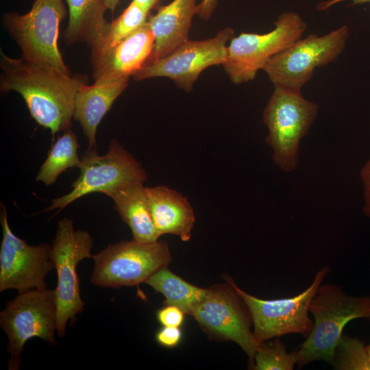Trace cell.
Here are the masks:
<instances>
[{
  "mask_svg": "<svg viewBox=\"0 0 370 370\" xmlns=\"http://www.w3.org/2000/svg\"><path fill=\"white\" fill-rule=\"evenodd\" d=\"M0 90L18 92L31 116L54 135L71 129L75 99L84 84L80 77L0 53Z\"/></svg>",
  "mask_w": 370,
  "mask_h": 370,
  "instance_id": "obj_1",
  "label": "cell"
},
{
  "mask_svg": "<svg viewBox=\"0 0 370 370\" xmlns=\"http://www.w3.org/2000/svg\"><path fill=\"white\" fill-rule=\"evenodd\" d=\"M308 310L314 321L311 332L297 350L299 369L316 360L332 365L347 323L370 318V296H351L334 284H321Z\"/></svg>",
  "mask_w": 370,
  "mask_h": 370,
  "instance_id": "obj_2",
  "label": "cell"
},
{
  "mask_svg": "<svg viewBox=\"0 0 370 370\" xmlns=\"http://www.w3.org/2000/svg\"><path fill=\"white\" fill-rule=\"evenodd\" d=\"M301 90L274 86L263 111L273 162L290 172L298 165L299 143L308 134L319 111L317 103L304 98Z\"/></svg>",
  "mask_w": 370,
  "mask_h": 370,
  "instance_id": "obj_3",
  "label": "cell"
},
{
  "mask_svg": "<svg viewBox=\"0 0 370 370\" xmlns=\"http://www.w3.org/2000/svg\"><path fill=\"white\" fill-rule=\"evenodd\" d=\"M66 14L63 0H34L27 13H4L2 23L23 58L70 75L58 45L60 24Z\"/></svg>",
  "mask_w": 370,
  "mask_h": 370,
  "instance_id": "obj_4",
  "label": "cell"
},
{
  "mask_svg": "<svg viewBox=\"0 0 370 370\" xmlns=\"http://www.w3.org/2000/svg\"><path fill=\"white\" fill-rule=\"evenodd\" d=\"M224 284L208 288L204 299L190 314L209 338L236 343L252 362L257 346L253 337L251 313L229 275Z\"/></svg>",
  "mask_w": 370,
  "mask_h": 370,
  "instance_id": "obj_5",
  "label": "cell"
},
{
  "mask_svg": "<svg viewBox=\"0 0 370 370\" xmlns=\"http://www.w3.org/2000/svg\"><path fill=\"white\" fill-rule=\"evenodd\" d=\"M82 165L77 179L67 194L55 198L43 212H58L79 198L92 193L108 195L117 189L147 180L140 164L117 140H111L108 152L99 156L95 149L86 151L81 157Z\"/></svg>",
  "mask_w": 370,
  "mask_h": 370,
  "instance_id": "obj_6",
  "label": "cell"
},
{
  "mask_svg": "<svg viewBox=\"0 0 370 370\" xmlns=\"http://www.w3.org/2000/svg\"><path fill=\"white\" fill-rule=\"evenodd\" d=\"M275 28L265 34L242 32L227 46L222 64L230 80L240 84L253 80L269 60L300 39L307 29L301 16L293 12L281 14Z\"/></svg>",
  "mask_w": 370,
  "mask_h": 370,
  "instance_id": "obj_7",
  "label": "cell"
},
{
  "mask_svg": "<svg viewBox=\"0 0 370 370\" xmlns=\"http://www.w3.org/2000/svg\"><path fill=\"white\" fill-rule=\"evenodd\" d=\"M92 258V284L119 288L145 283L157 271L168 267L172 256L165 241L140 243L132 240L109 245Z\"/></svg>",
  "mask_w": 370,
  "mask_h": 370,
  "instance_id": "obj_8",
  "label": "cell"
},
{
  "mask_svg": "<svg viewBox=\"0 0 370 370\" xmlns=\"http://www.w3.org/2000/svg\"><path fill=\"white\" fill-rule=\"evenodd\" d=\"M349 36L347 25L324 35L309 34L273 56L262 70L274 86L301 90L317 67L338 58Z\"/></svg>",
  "mask_w": 370,
  "mask_h": 370,
  "instance_id": "obj_9",
  "label": "cell"
},
{
  "mask_svg": "<svg viewBox=\"0 0 370 370\" xmlns=\"http://www.w3.org/2000/svg\"><path fill=\"white\" fill-rule=\"evenodd\" d=\"M93 240L84 230H75L72 219L64 217L58 223L51 245V260L58 276L55 291L57 306V329L59 336L65 334L69 320H73L84 309L81 298L77 265L82 260L92 258Z\"/></svg>",
  "mask_w": 370,
  "mask_h": 370,
  "instance_id": "obj_10",
  "label": "cell"
},
{
  "mask_svg": "<svg viewBox=\"0 0 370 370\" xmlns=\"http://www.w3.org/2000/svg\"><path fill=\"white\" fill-rule=\"evenodd\" d=\"M0 325L8 338L9 369L16 370L25 343L33 337L53 344L57 329V306L54 290L32 289L9 301L0 313Z\"/></svg>",
  "mask_w": 370,
  "mask_h": 370,
  "instance_id": "obj_11",
  "label": "cell"
},
{
  "mask_svg": "<svg viewBox=\"0 0 370 370\" xmlns=\"http://www.w3.org/2000/svg\"><path fill=\"white\" fill-rule=\"evenodd\" d=\"M329 273V267L321 269L308 288L288 298L262 299L236 285L251 313L256 345L289 334H299L306 338L313 327V321L308 315L310 302Z\"/></svg>",
  "mask_w": 370,
  "mask_h": 370,
  "instance_id": "obj_12",
  "label": "cell"
},
{
  "mask_svg": "<svg viewBox=\"0 0 370 370\" xmlns=\"http://www.w3.org/2000/svg\"><path fill=\"white\" fill-rule=\"evenodd\" d=\"M234 36V30L226 27L208 39L188 40L166 56L147 62L132 77L137 81L168 77L180 88L190 92L204 70L226 61L227 43Z\"/></svg>",
  "mask_w": 370,
  "mask_h": 370,
  "instance_id": "obj_13",
  "label": "cell"
},
{
  "mask_svg": "<svg viewBox=\"0 0 370 370\" xmlns=\"http://www.w3.org/2000/svg\"><path fill=\"white\" fill-rule=\"evenodd\" d=\"M3 238L0 248V291L16 289L18 293L47 288L45 277L54 269L51 245H28L11 230L8 214L1 203Z\"/></svg>",
  "mask_w": 370,
  "mask_h": 370,
  "instance_id": "obj_14",
  "label": "cell"
},
{
  "mask_svg": "<svg viewBox=\"0 0 370 370\" xmlns=\"http://www.w3.org/2000/svg\"><path fill=\"white\" fill-rule=\"evenodd\" d=\"M153 45L154 37L147 21L112 47L91 52L95 84H106L133 76L148 61Z\"/></svg>",
  "mask_w": 370,
  "mask_h": 370,
  "instance_id": "obj_15",
  "label": "cell"
},
{
  "mask_svg": "<svg viewBox=\"0 0 370 370\" xmlns=\"http://www.w3.org/2000/svg\"><path fill=\"white\" fill-rule=\"evenodd\" d=\"M198 10L197 0H173L147 19L154 45L147 62L166 56L189 40L192 20Z\"/></svg>",
  "mask_w": 370,
  "mask_h": 370,
  "instance_id": "obj_16",
  "label": "cell"
},
{
  "mask_svg": "<svg viewBox=\"0 0 370 370\" xmlns=\"http://www.w3.org/2000/svg\"><path fill=\"white\" fill-rule=\"evenodd\" d=\"M154 225L161 235L170 234L187 242L195 221L193 208L186 197L165 186L146 187Z\"/></svg>",
  "mask_w": 370,
  "mask_h": 370,
  "instance_id": "obj_17",
  "label": "cell"
},
{
  "mask_svg": "<svg viewBox=\"0 0 370 370\" xmlns=\"http://www.w3.org/2000/svg\"><path fill=\"white\" fill-rule=\"evenodd\" d=\"M130 78L106 84L83 85L77 91L73 119L78 121L88 140V149L96 147L97 128L116 98L127 87Z\"/></svg>",
  "mask_w": 370,
  "mask_h": 370,
  "instance_id": "obj_18",
  "label": "cell"
},
{
  "mask_svg": "<svg viewBox=\"0 0 370 370\" xmlns=\"http://www.w3.org/2000/svg\"><path fill=\"white\" fill-rule=\"evenodd\" d=\"M107 196L132 232L134 241L152 243L160 236L151 217L146 187L143 184L125 186L109 193Z\"/></svg>",
  "mask_w": 370,
  "mask_h": 370,
  "instance_id": "obj_19",
  "label": "cell"
},
{
  "mask_svg": "<svg viewBox=\"0 0 370 370\" xmlns=\"http://www.w3.org/2000/svg\"><path fill=\"white\" fill-rule=\"evenodd\" d=\"M68 6L69 21L65 31L68 45L86 42L95 44L103 34L109 22L102 0H64Z\"/></svg>",
  "mask_w": 370,
  "mask_h": 370,
  "instance_id": "obj_20",
  "label": "cell"
},
{
  "mask_svg": "<svg viewBox=\"0 0 370 370\" xmlns=\"http://www.w3.org/2000/svg\"><path fill=\"white\" fill-rule=\"evenodd\" d=\"M145 283L164 296V305L177 306L188 315L208 292V288H201L186 282L167 267L157 271Z\"/></svg>",
  "mask_w": 370,
  "mask_h": 370,
  "instance_id": "obj_21",
  "label": "cell"
},
{
  "mask_svg": "<svg viewBox=\"0 0 370 370\" xmlns=\"http://www.w3.org/2000/svg\"><path fill=\"white\" fill-rule=\"evenodd\" d=\"M79 147L75 134L71 129L65 131L51 147L36 180L46 186H50L54 184L58 176L67 169H79L82 160L78 156Z\"/></svg>",
  "mask_w": 370,
  "mask_h": 370,
  "instance_id": "obj_22",
  "label": "cell"
},
{
  "mask_svg": "<svg viewBox=\"0 0 370 370\" xmlns=\"http://www.w3.org/2000/svg\"><path fill=\"white\" fill-rule=\"evenodd\" d=\"M149 13L132 1L117 18L108 23L102 36L90 47L91 52L106 50L118 44L140 28L147 22Z\"/></svg>",
  "mask_w": 370,
  "mask_h": 370,
  "instance_id": "obj_23",
  "label": "cell"
},
{
  "mask_svg": "<svg viewBox=\"0 0 370 370\" xmlns=\"http://www.w3.org/2000/svg\"><path fill=\"white\" fill-rule=\"evenodd\" d=\"M299 360L298 352L288 353L280 337L262 342L257 346L249 369L254 370H293Z\"/></svg>",
  "mask_w": 370,
  "mask_h": 370,
  "instance_id": "obj_24",
  "label": "cell"
},
{
  "mask_svg": "<svg viewBox=\"0 0 370 370\" xmlns=\"http://www.w3.org/2000/svg\"><path fill=\"white\" fill-rule=\"evenodd\" d=\"M332 365L339 370H369L366 346L360 340L343 334Z\"/></svg>",
  "mask_w": 370,
  "mask_h": 370,
  "instance_id": "obj_25",
  "label": "cell"
},
{
  "mask_svg": "<svg viewBox=\"0 0 370 370\" xmlns=\"http://www.w3.org/2000/svg\"><path fill=\"white\" fill-rule=\"evenodd\" d=\"M184 312L178 307L165 305L157 312V319L163 325L167 327H180L184 320Z\"/></svg>",
  "mask_w": 370,
  "mask_h": 370,
  "instance_id": "obj_26",
  "label": "cell"
},
{
  "mask_svg": "<svg viewBox=\"0 0 370 370\" xmlns=\"http://www.w3.org/2000/svg\"><path fill=\"white\" fill-rule=\"evenodd\" d=\"M156 338L162 346L173 348L180 343L182 331L180 327L163 326L156 333Z\"/></svg>",
  "mask_w": 370,
  "mask_h": 370,
  "instance_id": "obj_27",
  "label": "cell"
},
{
  "mask_svg": "<svg viewBox=\"0 0 370 370\" xmlns=\"http://www.w3.org/2000/svg\"><path fill=\"white\" fill-rule=\"evenodd\" d=\"M360 177L364 184V195L365 199L363 212L367 217L370 218V159L362 168Z\"/></svg>",
  "mask_w": 370,
  "mask_h": 370,
  "instance_id": "obj_28",
  "label": "cell"
},
{
  "mask_svg": "<svg viewBox=\"0 0 370 370\" xmlns=\"http://www.w3.org/2000/svg\"><path fill=\"white\" fill-rule=\"evenodd\" d=\"M218 5V0H201L199 3L198 15L203 20H208Z\"/></svg>",
  "mask_w": 370,
  "mask_h": 370,
  "instance_id": "obj_29",
  "label": "cell"
},
{
  "mask_svg": "<svg viewBox=\"0 0 370 370\" xmlns=\"http://www.w3.org/2000/svg\"><path fill=\"white\" fill-rule=\"evenodd\" d=\"M344 1H350L352 4H362L370 2V0H327L318 3L317 8L319 10H325L331 6Z\"/></svg>",
  "mask_w": 370,
  "mask_h": 370,
  "instance_id": "obj_30",
  "label": "cell"
},
{
  "mask_svg": "<svg viewBox=\"0 0 370 370\" xmlns=\"http://www.w3.org/2000/svg\"><path fill=\"white\" fill-rule=\"evenodd\" d=\"M134 2L141 6L147 12H149L160 0H132Z\"/></svg>",
  "mask_w": 370,
  "mask_h": 370,
  "instance_id": "obj_31",
  "label": "cell"
},
{
  "mask_svg": "<svg viewBox=\"0 0 370 370\" xmlns=\"http://www.w3.org/2000/svg\"><path fill=\"white\" fill-rule=\"evenodd\" d=\"M102 2L106 10H110L112 12H114L120 0H102Z\"/></svg>",
  "mask_w": 370,
  "mask_h": 370,
  "instance_id": "obj_32",
  "label": "cell"
},
{
  "mask_svg": "<svg viewBox=\"0 0 370 370\" xmlns=\"http://www.w3.org/2000/svg\"><path fill=\"white\" fill-rule=\"evenodd\" d=\"M366 349H367V353L369 368L370 370V343L367 346H366Z\"/></svg>",
  "mask_w": 370,
  "mask_h": 370,
  "instance_id": "obj_33",
  "label": "cell"
}]
</instances>
